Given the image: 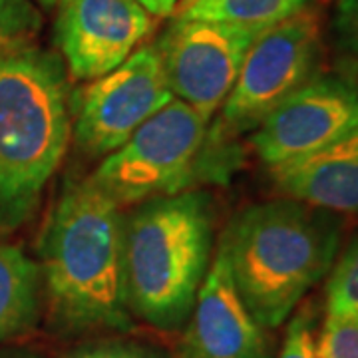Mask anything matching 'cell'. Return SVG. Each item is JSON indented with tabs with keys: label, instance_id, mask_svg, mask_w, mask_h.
I'll return each instance as SVG.
<instances>
[{
	"label": "cell",
	"instance_id": "8fae6325",
	"mask_svg": "<svg viewBox=\"0 0 358 358\" xmlns=\"http://www.w3.org/2000/svg\"><path fill=\"white\" fill-rule=\"evenodd\" d=\"M187 320L185 358H268L265 329L237 293L221 247Z\"/></svg>",
	"mask_w": 358,
	"mask_h": 358
},
{
	"label": "cell",
	"instance_id": "9c48e42d",
	"mask_svg": "<svg viewBox=\"0 0 358 358\" xmlns=\"http://www.w3.org/2000/svg\"><path fill=\"white\" fill-rule=\"evenodd\" d=\"M358 128V92L341 76L317 74L261 122L251 145L267 167L313 154Z\"/></svg>",
	"mask_w": 358,
	"mask_h": 358
},
{
	"label": "cell",
	"instance_id": "2e32d148",
	"mask_svg": "<svg viewBox=\"0 0 358 358\" xmlns=\"http://www.w3.org/2000/svg\"><path fill=\"white\" fill-rule=\"evenodd\" d=\"M315 352L317 358H358V310L327 313Z\"/></svg>",
	"mask_w": 358,
	"mask_h": 358
},
{
	"label": "cell",
	"instance_id": "e0dca14e",
	"mask_svg": "<svg viewBox=\"0 0 358 358\" xmlns=\"http://www.w3.org/2000/svg\"><path fill=\"white\" fill-rule=\"evenodd\" d=\"M42 30V14L32 0H0V50L32 44Z\"/></svg>",
	"mask_w": 358,
	"mask_h": 358
},
{
	"label": "cell",
	"instance_id": "4fadbf2b",
	"mask_svg": "<svg viewBox=\"0 0 358 358\" xmlns=\"http://www.w3.org/2000/svg\"><path fill=\"white\" fill-rule=\"evenodd\" d=\"M42 268L22 249L0 243V343L34 329L42 307Z\"/></svg>",
	"mask_w": 358,
	"mask_h": 358
},
{
	"label": "cell",
	"instance_id": "ba28073f",
	"mask_svg": "<svg viewBox=\"0 0 358 358\" xmlns=\"http://www.w3.org/2000/svg\"><path fill=\"white\" fill-rule=\"evenodd\" d=\"M173 100L155 44H143L78 98L74 140L88 157H106Z\"/></svg>",
	"mask_w": 358,
	"mask_h": 358
},
{
	"label": "cell",
	"instance_id": "ffe728a7",
	"mask_svg": "<svg viewBox=\"0 0 358 358\" xmlns=\"http://www.w3.org/2000/svg\"><path fill=\"white\" fill-rule=\"evenodd\" d=\"M277 358H317L315 334H313L308 313H299L291 320Z\"/></svg>",
	"mask_w": 358,
	"mask_h": 358
},
{
	"label": "cell",
	"instance_id": "ac0fdd59",
	"mask_svg": "<svg viewBox=\"0 0 358 358\" xmlns=\"http://www.w3.org/2000/svg\"><path fill=\"white\" fill-rule=\"evenodd\" d=\"M358 310V241L331 268L327 285V313Z\"/></svg>",
	"mask_w": 358,
	"mask_h": 358
},
{
	"label": "cell",
	"instance_id": "30bf717a",
	"mask_svg": "<svg viewBox=\"0 0 358 358\" xmlns=\"http://www.w3.org/2000/svg\"><path fill=\"white\" fill-rule=\"evenodd\" d=\"M54 8V42L82 82L112 72L154 30L138 0H58Z\"/></svg>",
	"mask_w": 358,
	"mask_h": 358
},
{
	"label": "cell",
	"instance_id": "7402d4cb",
	"mask_svg": "<svg viewBox=\"0 0 358 358\" xmlns=\"http://www.w3.org/2000/svg\"><path fill=\"white\" fill-rule=\"evenodd\" d=\"M0 358H44L34 350H28V348H6V350H0Z\"/></svg>",
	"mask_w": 358,
	"mask_h": 358
},
{
	"label": "cell",
	"instance_id": "7c38bea8",
	"mask_svg": "<svg viewBox=\"0 0 358 358\" xmlns=\"http://www.w3.org/2000/svg\"><path fill=\"white\" fill-rule=\"evenodd\" d=\"M273 185L331 213H358V128L317 152L268 167Z\"/></svg>",
	"mask_w": 358,
	"mask_h": 358
},
{
	"label": "cell",
	"instance_id": "d6986e66",
	"mask_svg": "<svg viewBox=\"0 0 358 358\" xmlns=\"http://www.w3.org/2000/svg\"><path fill=\"white\" fill-rule=\"evenodd\" d=\"M64 358H169L166 352L136 341H100L72 350Z\"/></svg>",
	"mask_w": 358,
	"mask_h": 358
},
{
	"label": "cell",
	"instance_id": "603a6c76",
	"mask_svg": "<svg viewBox=\"0 0 358 358\" xmlns=\"http://www.w3.org/2000/svg\"><path fill=\"white\" fill-rule=\"evenodd\" d=\"M36 2H38L44 10H52V8L56 6V2H58V0H36Z\"/></svg>",
	"mask_w": 358,
	"mask_h": 358
},
{
	"label": "cell",
	"instance_id": "5b68a950",
	"mask_svg": "<svg viewBox=\"0 0 358 358\" xmlns=\"http://www.w3.org/2000/svg\"><path fill=\"white\" fill-rule=\"evenodd\" d=\"M239 159L231 141L211 136L207 117L173 98L106 155L90 179L124 207L185 192L199 179H227Z\"/></svg>",
	"mask_w": 358,
	"mask_h": 358
},
{
	"label": "cell",
	"instance_id": "6da1fadb",
	"mask_svg": "<svg viewBox=\"0 0 358 358\" xmlns=\"http://www.w3.org/2000/svg\"><path fill=\"white\" fill-rule=\"evenodd\" d=\"M38 251L50 310L64 331L131 329L122 207L92 179L66 181Z\"/></svg>",
	"mask_w": 358,
	"mask_h": 358
},
{
	"label": "cell",
	"instance_id": "52a82bcc",
	"mask_svg": "<svg viewBox=\"0 0 358 358\" xmlns=\"http://www.w3.org/2000/svg\"><path fill=\"white\" fill-rule=\"evenodd\" d=\"M267 28L173 16L154 42L173 98L211 120L235 86L249 48Z\"/></svg>",
	"mask_w": 358,
	"mask_h": 358
},
{
	"label": "cell",
	"instance_id": "44dd1931",
	"mask_svg": "<svg viewBox=\"0 0 358 358\" xmlns=\"http://www.w3.org/2000/svg\"><path fill=\"white\" fill-rule=\"evenodd\" d=\"M138 2L154 18H164V16H169L178 8V4L181 0H138Z\"/></svg>",
	"mask_w": 358,
	"mask_h": 358
},
{
	"label": "cell",
	"instance_id": "5bb4252c",
	"mask_svg": "<svg viewBox=\"0 0 358 358\" xmlns=\"http://www.w3.org/2000/svg\"><path fill=\"white\" fill-rule=\"evenodd\" d=\"M313 0H181L178 18L239 26H273L310 8Z\"/></svg>",
	"mask_w": 358,
	"mask_h": 358
},
{
	"label": "cell",
	"instance_id": "277c9868",
	"mask_svg": "<svg viewBox=\"0 0 358 358\" xmlns=\"http://www.w3.org/2000/svg\"><path fill=\"white\" fill-rule=\"evenodd\" d=\"M215 209L207 192L159 195L124 217L131 315L162 331L183 327L209 271Z\"/></svg>",
	"mask_w": 358,
	"mask_h": 358
},
{
	"label": "cell",
	"instance_id": "8992f818",
	"mask_svg": "<svg viewBox=\"0 0 358 358\" xmlns=\"http://www.w3.org/2000/svg\"><path fill=\"white\" fill-rule=\"evenodd\" d=\"M322 40L315 10L268 26L247 52L243 68L211 126L213 138L231 141L255 131L279 103L319 74Z\"/></svg>",
	"mask_w": 358,
	"mask_h": 358
},
{
	"label": "cell",
	"instance_id": "3957f363",
	"mask_svg": "<svg viewBox=\"0 0 358 358\" xmlns=\"http://www.w3.org/2000/svg\"><path fill=\"white\" fill-rule=\"evenodd\" d=\"M334 215L285 197L247 207L225 229L219 247L237 293L263 329L281 327L331 273L341 241Z\"/></svg>",
	"mask_w": 358,
	"mask_h": 358
},
{
	"label": "cell",
	"instance_id": "9a60e30c",
	"mask_svg": "<svg viewBox=\"0 0 358 358\" xmlns=\"http://www.w3.org/2000/svg\"><path fill=\"white\" fill-rule=\"evenodd\" d=\"M338 76L358 92V0H338L333 16Z\"/></svg>",
	"mask_w": 358,
	"mask_h": 358
},
{
	"label": "cell",
	"instance_id": "7a4b0ae2",
	"mask_svg": "<svg viewBox=\"0 0 358 358\" xmlns=\"http://www.w3.org/2000/svg\"><path fill=\"white\" fill-rule=\"evenodd\" d=\"M70 134L62 56L34 44L0 50V237L34 217Z\"/></svg>",
	"mask_w": 358,
	"mask_h": 358
}]
</instances>
